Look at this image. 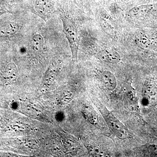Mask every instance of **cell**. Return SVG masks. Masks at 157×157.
<instances>
[{"mask_svg":"<svg viewBox=\"0 0 157 157\" xmlns=\"http://www.w3.org/2000/svg\"><path fill=\"white\" fill-rule=\"evenodd\" d=\"M61 18L63 24V32L69 42L72 58L76 60L80 42V36L77 25L72 18L65 14H61Z\"/></svg>","mask_w":157,"mask_h":157,"instance_id":"1","label":"cell"},{"mask_svg":"<svg viewBox=\"0 0 157 157\" xmlns=\"http://www.w3.org/2000/svg\"><path fill=\"white\" fill-rule=\"evenodd\" d=\"M33 9L35 13L45 21L52 17L55 11L54 0H34Z\"/></svg>","mask_w":157,"mask_h":157,"instance_id":"2","label":"cell"},{"mask_svg":"<svg viewBox=\"0 0 157 157\" xmlns=\"http://www.w3.org/2000/svg\"><path fill=\"white\" fill-rule=\"evenodd\" d=\"M104 117L108 127L117 137L121 139L128 138L129 133L126 127L112 113L108 112Z\"/></svg>","mask_w":157,"mask_h":157,"instance_id":"3","label":"cell"},{"mask_svg":"<svg viewBox=\"0 0 157 157\" xmlns=\"http://www.w3.org/2000/svg\"><path fill=\"white\" fill-rule=\"evenodd\" d=\"M18 70L14 63H10L0 73V82L3 85H8L12 84L17 80Z\"/></svg>","mask_w":157,"mask_h":157,"instance_id":"4","label":"cell"},{"mask_svg":"<svg viewBox=\"0 0 157 157\" xmlns=\"http://www.w3.org/2000/svg\"><path fill=\"white\" fill-rule=\"evenodd\" d=\"M157 9V3L140 5L130 9L128 11V15L131 18H139L146 16Z\"/></svg>","mask_w":157,"mask_h":157,"instance_id":"5","label":"cell"},{"mask_svg":"<svg viewBox=\"0 0 157 157\" xmlns=\"http://www.w3.org/2000/svg\"><path fill=\"white\" fill-rule=\"evenodd\" d=\"M98 57L103 61L111 64L117 63L121 59L120 54L117 51L109 48L100 51Z\"/></svg>","mask_w":157,"mask_h":157,"instance_id":"6","label":"cell"},{"mask_svg":"<svg viewBox=\"0 0 157 157\" xmlns=\"http://www.w3.org/2000/svg\"><path fill=\"white\" fill-rule=\"evenodd\" d=\"M100 23L102 29L105 33L110 36H114L116 29L114 23L108 14L104 11L100 15Z\"/></svg>","mask_w":157,"mask_h":157,"instance_id":"7","label":"cell"},{"mask_svg":"<svg viewBox=\"0 0 157 157\" xmlns=\"http://www.w3.org/2000/svg\"><path fill=\"white\" fill-rule=\"evenodd\" d=\"M45 41L42 35L36 34L32 37L30 42V51L34 54L42 53L45 49Z\"/></svg>","mask_w":157,"mask_h":157,"instance_id":"8","label":"cell"},{"mask_svg":"<svg viewBox=\"0 0 157 157\" xmlns=\"http://www.w3.org/2000/svg\"><path fill=\"white\" fill-rule=\"evenodd\" d=\"M101 81L107 89L113 90L117 86L116 78L114 74L109 70H105L101 73Z\"/></svg>","mask_w":157,"mask_h":157,"instance_id":"9","label":"cell"},{"mask_svg":"<svg viewBox=\"0 0 157 157\" xmlns=\"http://www.w3.org/2000/svg\"><path fill=\"white\" fill-rule=\"evenodd\" d=\"M19 29L17 22L9 21L0 26V36L8 37L15 35Z\"/></svg>","mask_w":157,"mask_h":157,"instance_id":"10","label":"cell"},{"mask_svg":"<svg viewBox=\"0 0 157 157\" xmlns=\"http://www.w3.org/2000/svg\"><path fill=\"white\" fill-rule=\"evenodd\" d=\"M144 94L149 101L153 102L156 101L157 90L153 85L149 84L146 85L144 88Z\"/></svg>","mask_w":157,"mask_h":157,"instance_id":"11","label":"cell"},{"mask_svg":"<svg viewBox=\"0 0 157 157\" xmlns=\"http://www.w3.org/2000/svg\"><path fill=\"white\" fill-rule=\"evenodd\" d=\"M135 41L138 46L142 48H147L148 46V40L145 36L138 34L135 38Z\"/></svg>","mask_w":157,"mask_h":157,"instance_id":"12","label":"cell"},{"mask_svg":"<svg viewBox=\"0 0 157 157\" xmlns=\"http://www.w3.org/2000/svg\"><path fill=\"white\" fill-rule=\"evenodd\" d=\"M90 149V152L91 154L94 156L106 157V153L102 149L98 147H91Z\"/></svg>","mask_w":157,"mask_h":157,"instance_id":"13","label":"cell"},{"mask_svg":"<svg viewBox=\"0 0 157 157\" xmlns=\"http://www.w3.org/2000/svg\"><path fill=\"white\" fill-rule=\"evenodd\" d=\"M149 154L151 156L157 157V145L151 144L147 148Z\"/></svg>","mask_w":157,"mask_h":157,"instance_id":"14","label":"cell"},{"mask_svg":"<svg viewBox=\"0 0 157 157\" xmlns=\"http://www.w3.org/2000/svg\"><path fill=\"white\" fill-rule=\"evenodd\" d=\"M14 0H0V4H9L14 2Z\"/></svg>","mask_w":157,"mask_h":157,"instance_id":"15","label":"cell"}]
</instances>
